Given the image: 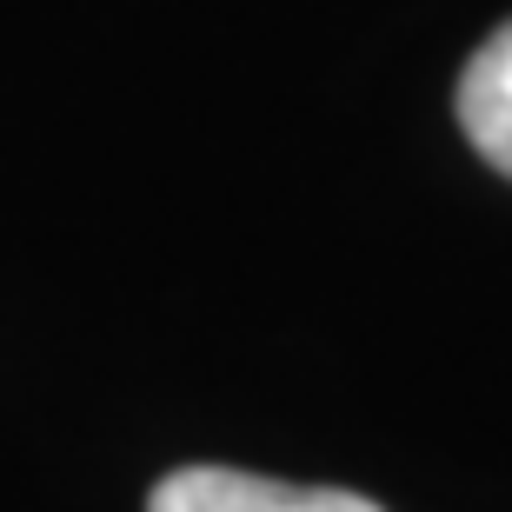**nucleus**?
<instances>
[{
    "label": "nucleus",
    "mask_w": 512,
    "mask_h": 512,
    "mask_svg": "<svg viewBox=\"0 0 512 512\" xmlns=\"http://www.w3.org/2000/svg\"><path fill=\"white\" fill-rule=\"evenodd\" d=\"M147 512H380L366 493L340 486H286V479L233 473V466H180L153 486Z\"/></svg>",
    "instance_id": "nucleus-1"
},
{
    "label": "nucleus",
    "mask_w": 512,
    "mask_h": 512,
    "mask_svg": "<svg viewBox=\"0 0 512 512\" xmlns=\"http://www.w3.org/2000/svg\"><path fill=\"white\" fill-rule=\"evenodd\" d=\"M459 127L512 180V20L499 27L459 74Z\"/></svg>",
    "instance_id": "nucleus-2"
}]
</instances>
